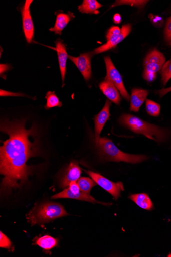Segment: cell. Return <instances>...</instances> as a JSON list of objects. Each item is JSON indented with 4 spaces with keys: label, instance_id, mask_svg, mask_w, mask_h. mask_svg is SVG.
<instances>
[{
    "label": "cell",
    "instance_id": "cell-1",
    "mask_svg": "<svg viewBox=\"0 0 171 257\" xmlns=\"http://www.w3.org/2000/svg\"><path fill=\"white\" fill-rule=\"evenodd\" d=\"M26 122L22 120L1 123L2 132L9 136L0 148V174L4 176L2 192L6 195L27 182L33 172L27 162L40 153L38 135L33 140L30 137L38 131L37 127L33 125L27 129Z\"/></svg>",
    "mask_w": 171,
    "mask_h": 257
},
{
    "label": "cell",
    "instance_id": "cell-2",
    "mask_svg": "<svg viewBox=\"0 0 171 257\" xmlns=\"http://www.w3.org/2000/svg\"><path fill=\"white\" fill-rule=\"evenodd\" d=\"M119 123L133 132L143 135L158 144L166 141L170 133L166 128L151 124L130 114L122 115L119 119Z\"/></svg>",
    "mask_w": 171,
    "mask_h": 257
},
{
    "label": "cell",
    "instance_id": "cell-3",
    "mask_svg": "<svg viewBox=\"0 0 171 257\" xmlns=\"http://www.w3.org/2000/svg\"><path fill=\"white\" fill-rule=\"evenodd\" d=\"M95 147L100 158L105 161L137 164L149 158L143 155H132L123 152L114 145L111 139L106 137H100L99 142L95 143Z\"/></svg>",
    "mask_w": 171,
    "mask_h": 257
},
{
    "label": "cell",
    "instance_id": "cell-4",
    "mask_svg": "<svg viewBox=\"0 0 171 257\" xmlns=\"http://www.w3.org/2000/svg\"><path fill=\"white\" fill-rule=\"evenodd\" d=\"M68 215L64 207L60 204L46 203L32 210L27 215V219L34 226L45 224Z\"/></svg>",
    "mask_w": 171,
    "mask_h": 257
},
{
    "label": "cell",
    "instance_id": "cell-5",
    "mask_svg": "<svg viewBox=\"0 0 171 257\" xmlns=\"http://www.w3.org/2000/svg\"><path fill=\"white\" fill-rule=\"evenodd\" d=\"M165 62L164 55L155 49L146 56L144 61L143 79L148 82H153L160 72Z\"/></svg>",
    "mask_w": 171,
    "mask_h": 257
},
{
    "label": "cell",
    "instance_id": "cell-6",
    "mask_svg": "<svg viewBox=\"0 0 171 257\" xmlns=\"http://www.w3.org/2000/svg\"><path fill=\"white\" fill-rule=\"evenodd\" d=\"M132 25H124L120 30L117 27H111L106 34L107 43L96 48L93 51L95 55L104 53L113 48L122 41H123L130 33Z\"/></svg>",
    "mask_w": 171,
    "mask_h": 257
},
{
    "label": "cell",
    "instance_id": "cell-7",
    "mask_svg": "<svg viewBox=\"0 0 171 257\" xmlns=\"http://www.w3.org/2000/svg\"><path fill=\"white\" fill-rule=\"evenodd\" d=\"M106 69L107 76L105 80L111 82L119 90L122 97L129 101L130 98L124 84L123 78L113 64L110 57L104 58Z\"/></svg>",
    "mask_w": 171,
    "mask_h": 257
},
{
    "label": "cell",
    "instance_id": "cell-8",
    "mask_svg": "<svg viewBox=\"0 0 171 257\" xmlns=\"http://www.w3.org/2000/svg\"><path fill=\"white\" fill-rule=\"evenodd\" d=\"M95 182L110 193L115 200L120 196L121 191H124V186L121 182H114L102 176L100 174L90 171H85Z\"/></svg>",
    "mask_w": 171,
    "mask_h": 257
},
{
    "label": "cell",
    "instance_id": "cell-9",
    "mask_svg": "<svg viewBox=\"0 0 171 257\" xmlns=\"http://www.w3.org/2000/svg\"><path fill=\"white\" fill-rule=\"evenodd\" d=\"M33 0H26L21 9L23 30L27 42L31 43L34 37V26L31 14L30 6Z\"/></svg>",
    "mask_w": 171,
    "mask_h": 257
},
{
    "label": "cell",
    "instance_id": "cell-10",
    "mask_svg": "<svg viewBox=\"0 0 171 257\" xmlns=\"http://www.w3.org/2000/svg\"><path fill=\"white\" fill-rule=\"evenodd\" d=\"M95 55L94 52L81 54L75 57L68 55V58L76 65L86 81L92 77L91 59Z\"/></svg>",
    "mask_w": 171,
    "mask_h": 257
},
{
    "label": "cell",
    "instance_id": "cell-11",
    "mask_svg": "<svg viewBox=\"0 0 171 257\" xmlns=\"http://www.w3.org/2000/svg\"><path fill=\"white\" fill-rule=\"evenodd\" d=\"M111 106V101L109 100H107L102 110L94 116L95 143H97L99 142L101 133L106 123L109 120L110 116V108Z\"/></svg>",
    "mask_w": 171,
    "mask_h": 257
},
{
    "label": "cell",
    "instance_id": "cell-12",
    "mask_svg": "<svg viewBox=\"0 0 171 257\" xmlns=\"http://www.w3.org/2000/svg\"><path fill=\"white\" fill-rule=\"evenodd\" d=\"M81 174V168L80 167L78 162L77 161L71 162L61 181L62 188H66L71 182L78 181L80 178Z\"/></svg>",
    "mask_w": 171,
    "mask_h": 257
},
{
    "label": "cell",
    "instance_id": "cell-13",
    "mask_svg": "<svg viewBox=\"0 0 171 257\" xmlns=\"http://www.w3.org/2000/svg\"><path fill=\"white\" fill-rule=\"evenodd\" d=\"M149 94V92L147 90L140 88L133 89L130 98V110L138 112Z\"/></svg>",
    "mask_w": 171,
    "mask_h": 257
},
{
    "label": "cell",
    "instance_id": "cell-14",
    "mask_svg": "<svg viewBox=\"0 0 171 257\" xmlns=\"http://www.w3.org/2000/svg\"><path fill=\"white\" fill-rule=\"evenodd\" d=\"M52 199H72L81 201H85L93 203H100L104 205H110L108 203H103L102 202L96 201L94 198L90 196L82 193L81 191L78 194L72 193L69 188L64 190L63 191L55 195Z\"/></svg>",
    "mask_w": 171,
    "mask_h": 257
},
{
    "label": "cell",
    "instance_id": "cell-15",
    "mask_svg": "<svg viewBox=\"0 0 171 257\" xmlns=\"http://www.w3.org/2000/svg\"><path fill=\"white\" fill-rule=\"evenodd\" d=\"M99 87L104 94L110 101L116 105L120 104L121 100L120 92L111 82L105 80L100 84Z\"/></svg>",
    "mask_w": 171,
    "mask_h": 257
},
{
    "label": "cell",
    "instance_id": "cell-16",
    "mask_svg": "<svg viewBox=\"0 0 171 257\" xmlns=\"http://www.w3.org/2000/svg\"><path fill=\"white\" fill-rule=\"evenodd\" d=\"M55 43L63 85H64L66 73V63L68 55L67 53L66 46L62 40L59 38L56 41Z\"/></svg>",
    "mask_w": 171,
    "mask_h": 257
},
{
    "label": "cell",
    "instance_id": "cell-17",
    "mask_svg": "<svg viewBox=\"0 0 171 257\" xmlns=\"http://www.w3.org/2000/svg\"><path fill=\"white\" fill-rule=\"evenodd\" d=\"M75 18L74 15L71 12H68L67 14H58L57 15L55 25L53 28H51L50 31L55 32L56 34L61 35L70 20Z\"/></svg>",
    "mask_w": 171,
    "mask_h": 257
},
{
    "label": "cell",
    "instance_id": "cell-18",
    "mask_svg": "<svg viewBox=\"0 0 171 257\" xmlns=\"http://www.w3.org/2000/svg\"><path fill=\"white\" fill-rule=\"evenodd\" d=\"M129 198L143 209L151 211L154 208L151 199L147 194L145 193L133 194L129 197Z\"/></svg>",
    "mask_w": 171,
    "mask_h": 257
},
{
    "label": "cell",
    "instance_id": "cell-19",
    "mask_svg": "<svg viewBox=\"0 0 171 257\" xmlns=\"http://www.w3.org/2000/svg\"><path fill=\"white\" fill-rule=\"evenodd\" d=\"M102 7L103 6L96 0H84L78 9L83 14L97 15L100 13L98 10Z\"/></svg>",
    "mask_w": 171,
    "mask_h": 257
},
{
    "label": "cell",
    "instance_id": "cell-20",
    "mask_svg": "<svg viewBox=\"0 0 171 257\" xmlns=\"http://www.w3.org/2000/svg\"><path fill=\"white\" fill-rule=\"evenodd\" d=\"M36 244L45 250H50L58 245V240L50 236L46 235L38 239Z\"/></svg>",
    "mask_w": 171,
    "mask_h": 257
},
{
    "label": "cell",
    "instance_id": "cell-21",
    "mask_svg": "<svg viewBox=\"0 0 171 257\" xmlns=\"http://www.w3.org/2000/svg\"><path fill=\"white\" fill-rule=\"evenodd\" d=\"M81 191L86 194L90 195L91 190L97 184L88 177H81L77 181Z\"/></svg>",
    "mask_w": 171,
    "mask_h": 257
},
{
    "label": "cell",
    "instance_id": "cell-22",
    "mask_svg": "<svg viewBox=\"0 0 171 257\" xmlns=\"http://www.w3.org/2000/svg\"><path fill=\"white\" fill-rule=\"evenodd\" d=\"M45 98L47 103L45 106L46 109H50L56 107H61L62 103L60 101L54 91H48L47 93Z\"/></svg>",
    "mask_w": 171,
    "mask_h": 257
},
{
    "label": "cell",
    "instance_id": "cell-23",
    "mask_svg": "<svg viewBox=\"0 0 171 257\" xmlns=\"http://www.w3.org/2000/svg\"><path fill=\"white\" fill-rule=\"evenodd\" d=\"M149 1H142V0H122V1H116L112 6V8L123 6L128 5L132 7H136L139 9H142L148 3Z\"/></svg>",
    "mask_w": 171,
    "mask_h": 257
},
{
    "label": "cell",
    "instance_id": "cell-24",
    "mask_svg": "<svg viewBox=\"0 0 171 257\" xmlns=\"http://www.w3.org/2000/svg\"><path fill=\"white\" fill-rule=\"evenodd\" d=\"M145 107L146 112H147L150 115L157 117V116L160 115L161 107L158 103L152 100L146 99Z\"/></svg>",
    "mask_w": 171,
    "mask_h": 257
},
{
    "label": "cell",
    "instance_id": "cell-25",
    "mask_svg": "<svg viewBox=\"0 0 171 257\" xmlns=\"http://www.w3.org/2000/svg\"><path fill=\"white\" fill-rule=\"evenodd\" d=\"M160 74L161 82L165 86L171 79V60L164 63L161 70Z\"/></svg>",
    "mask_w": 171,
    "mask_h": 257
},
{
    "label": "cell",
    "instance_id": "cell-26",
    "mask_svg": "<svg viewBox=\"0 0 171 257\" xmlns=\"http://www.w3.org/2000/svg\"><path fill=\"white\" fill-rule=\"evenodd\" d=\"M164 39L167 44L171 46V17L166 20L164 30Z\"/></svg>",
    "mask_w": 171,
    "mask_h": 257
},
{
    "label": "cell",
    "instance_id": "cell-27",
    "mask_svg": "<svg viewBox=\"0 0 171 257\" xmlns=\"http://www.w3.org/2000/svg\"><path fill=\"white\" fill-rule=\"evenodd\" d=\"M0 247L7 249H10L12 247L11 241L2 231L0 232Z\"/></svg>",
    "mask_w": 171,
    "mask_h": 257
},
{
    "label": "cell",
    "instance_id": "cell-28",
    "mask_svg": "<svg viewBox=\"0 0 171 257\" xmlns=\"http://www.w3.org/2000/svg\"><path fill=\"white\" fill-rule=\"evenodd\" d=\"M69 189L73 194H78L81 192L80 187L77 181L71 182L69 185Z\"/></svg>",
    "mask_w": 171,
    "mask_h": 257
},
{
    "label": "cell",
    "instance_id": "cell-29",
    "mask_svg": "<svg viewBox=\"0 0 171 257\" xmlns=\"http://www.w3.org/2000/svg\"><path fill=\"white\" fill-rule=\"evenodd\" d=\"M0 96L1 97H24V95L22 94V93L11 92L2 89L1 90V92H0Z\"/></svg>",
    "mask_w": 171,
    "mask_h": 257
},
{
    "label": "cell",
    "instance_id": "cell-30",
    "mask_svg": "<svg viewBox=\"0 0 171 257\" xmlns=\"http://www.w3.org/2000/svg\"><path fill=\"white\" fill-rule=\"evenodd\" d=\"M171 91V87L167 88H163L158 91V95L160 98L164 97L167 93Z\"/></svg>",
    "mask_w": 171,
    "mask_h": 257
},
{
    "label": "cell",
    "instance_id": "cell-31",
    "mask_svg": "<svg viewBox=\"0 0 171 257\" xmlns=\"http://www.w3.org/2000/svg\"><path fill=\"white\" fill-rule=\"evenodd\" d=\"M122 21L121 17L119 14H116L113 17V21L115 24H120Z\"/></svg>",
    "mask_w": 171,
    "mask_h": 257
},
{
    "label": "cell",
    "instance_id": "cell-32",
    "mask_svg": "<svg viewBox=\"0 0 171 257\" xmlns=\"http://www.w3.org/2000/svg\"><path fill=\"white\" fill-rule=\"evenodd\" d=\"M10 68L8 64H1V75L7 72Z\"/></svg>",
    "mask_w": 171,
    "mask_h": 257
}]
</instances>
